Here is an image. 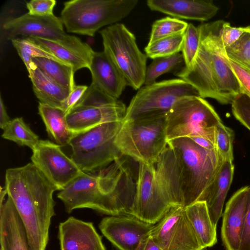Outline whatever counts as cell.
I'll use <instances>...</instances> for the list:
<instances>
[{"instance_id": "obj_24", "label": "cell", "mask_w": 250, "mask_h": 250, "mask_svg": "<svg viewBox=\"0 0 250 250\" xmlns=\"http://www.w3.org/2000/svg\"><path fill=\"white\" fill-rule=\"evenodd\" d=\"M33 91L40 103L65 110L70 92L35 66L28 71Z\"/></svg>"}, {"instance_id": "obj_30", "label": "cell", "mask_w": 250, "mask_h": 250, "mask_svg": "<svg viewBox=\"0 0 250 250\" xmlns=\"http://www.w3.org/2000/svg\"><path fill=\"white\" fill-rule=\"evenodd\" d=\"M11 42L25 65L28 71L35 66L32 59L35 57L47 58L65 63L40 45L27 38H16Z\"/></svg>"}, {"instance_id": "obj_19", "label": "cell", "mask_w": 250, "mask_h": 250, "mask_svg": "<svg viewBox=\"0 0 250 250\" xmlns=\"http://www.w3.org/2000/svg\"><path fill=\"white\" fill-rule=\"evenodd\" d=\"M248 188L238 190L226 204L221 227V238L226 250H239L247 209Z\"/></svg>"}, {"instance_id": "obj_8", "label": "cell", "mask_w": 250, "mask_h": 250, "mask_svg": "<svg viewBox=\"0 0 250 250\" xmlns=\"http://www.w3.org/2000/svg\"><path fill=\"white\" fill-rule=\"evenodd\" d=\"M221 120L212 106L199 96L177 100L166 115L168 141L200 137L215 144V128Z\"/></svg>"}, {"instance_id": "obj_26", "label": "cell", "mask_w": 250, "mask_h": 250, "mask_svg": "<svg viewBox=\"0 0 250 250\" xmlns=\"http://www.w3.org/2000/svg\"><path fill=\"white\" fill-rule=\"evenodd\" d=\"M38 110L50 138L61 146L68 145L73 133L67 122L66 112L62 108L40 103Z\"/></svg>"}, {"instance_id": "obj_42", "label": "cell", "mask_w": 250, "mask_h": 250, "mask_svg": "<svg viewBox=\"0 0 250 250\" xmlns=\"http://www.w3.org/2000/svg\"><path fill=\"white\" fill-rule=\"evenodd\" d=\"M88 87V86L84 85H76L70 93L67 100L65 110L66 114L76 104L87 90Z\"/></svg>"}, {"instance_id": "obj_41", "label": "cell", "mask_w": 250, "mask_h": 250, "mask_svg": "<svg viewBox=\"0 0 250 250\" xmlns=\"http://www.w3.org/2000/svg\"><path fill=\"white\" fill-rule=\"evenodd\" d=\"M238 250H250V186L248 189V206Z\"/></svg>"}, {"instance_id": "obj_9", "label": "cell", "mask_w": 250, "mask_h": 250, "mask_svg": "<svg viewBox=\"0 0 250 250\" xmlns=\"http://www.w3.org/2000/svg\"><path fill=\"white\" fill-rule=\"evenodd\" d=\"M99 33L104 51L123 75L127 86L139 90L144 84L147 57L139 49L134 35L120 23L109 25Z\"/></svg>"}, {"instance_id": "obj_31", "label": "cell", "mask_w": 250, "mask_h": 250, "mask_svg": "<svg viewBox=\"0 0 250 250\" xmlns=\"http://www.w3.org/2000/svg\"><path fill=\"white\" fill-rule=\"evenodd\" d=\"M188 24L183 21L169 17L158 20L152 25L148 44L162 39L183 34Z\"/></svg>"}, {"instance_id": "obj_34", "label": "cell", "mask_w": 250, "mask_h": 250, "mask_svg": "<svg viewBox=\"0 0 250 250\" xmlns=\"http://www.w3.org/2000/svg\"><path fill=\"white\" fill-rule=\"evenodd\" d=\"M225 51L229 60L250 71V31L225 48Z\"/></svg>"}, {"instance_id": "obj_44", "label": "cell", "mask_w": 250, "mask_h": 250, "mask_svg": "<svg viewBox=\"0 0 250 250\" xmlns=\"http://www.w3.org/2000/svg\"><path fill=\"white\" fill-rule=\"evenodd\" d=\"M6 110L1 96H0V127L2 129L11 121Z\"/></svg>"}, {"instance_id": "obj_29", "label": "cell", "mask_w": 250, "mask_h": 250, "mask_svg": "<svg viewBox=\"0 0 250 250\" xmlns=\"http://www.w3.org/2000/svg\"><path fill=\"white\" fill-rule=\"evenodd\" d=\"M1 137L13 141L20 146L29 147L32 150L40 140L21 117L11 119L3 128Z\"/></svg>"}, {"instance_id": "obj_45", "label": "cell", "mask_w": 250, "mask_h": 250, "mask_svg": "<svg viewBox=\"0 0 250 250\" xmlns=\"http://www.w3.org/2000/svg\"><path fill=\"white\" fill-rule=\"evenodd\" d=\"M190 139L198 145L207 150H212L216 148L215 145L211 141L206 138L196 137L191 138Z\"/></svg>"}, {"instance_id": "obj_13", "label": "cell", "mask_w": 250, "mask_h": 250, "mask_svg": "<svg viewBox=\"0 0 250 250\" xmlns=\"http://www.w3.org/2000/svg\"><path fill=\"white\" fill-rule=\"evenodd\" d=\"M138 164L135 195L130 215L155 225L173 206L161 186L154 165Z\"/></svg>"}, {"instance_id": "obj_36", "label": "cell", "mask_w": 250, "mask_h": 250, "mask_svg": "<svg viewBox=\"0 0 250 250\" xmlns=\"http://www.w3.org/2000/svg\"><path fill=\"white\" fill-rule=\"evenodd\" d=\"M200 44V32L198 27L188 23L185 31L182 47L185 67H190L197 53Z\"/></svg>"}, {"instance_id": "obj_39", "label": "cell", "mask_w": 250, "mask_h": 250, "mask_svg": "<svg viewBox=\"0 0 250 250\" xmlns=\"http://www.w3.org/2000/svg\"><path fill=\"white\" fill-rule=\"evenodd\" d=\"M55 0H32L26 3L28 13L34 16H45L53 15Z\"/></svg>"}, {"instance_id": "obj_11", "label": "cell", "mask_w": 250, "mask_h": 250, "mask_svg": "<svg viewBox=\"0 0 250 250\" xmlns=\"http://www.w3.org/2000/svg\"><path fill=\"white\" fill-rule=\"evenodd\" d=\"M126 107L91 83L76 104L66 114L72 132L77 133L100 124L123 122Z\"/></svg>"}, {"instance_id": "obj_1", "label": "cell", "mask_w": 250, "mask_h": 250, "mask_svg": "<svg viewBox=\"0 0 250 250\" xmlns=\"http://www.w3.org/2000/svg\"><path fill=\"white\" fill-rule=\"evenodd\" d=\"M4 188L24 225L31 250H46L58 188L32 163L7 169Z\"/></svg>"}, {"instance_id": "obj_33", "label": "cell", "mask_w": 250, "mask_h": 250, "mask_svg": "<svg viewBox=\"0 0 250 250\" xmlns=\"http://www.w3.org/2000/svg\"><path fill=\"white\" fill-rule=\"evenodd\" d=\"M184 33L164 38L151 44L145 48L147 58L153 60L179 53L182 50Z\"/></svg>"}, {"instance_id": "obj_10", "label": "cell", "mask_w": 250, "mask_h": 250, "mask_svg": "<svg viewBox=\"0 0 250 250\" xmlns=\"http://www.w3.org/2000/svg\"><path fill=\"white\" fill-rule=\"evenodd\" d=\"M186 96L200 97L195 88L180 78L145 85L130 102L124 121L166 116L175 103Z\"/></svg>"}, {"instance_id": "obj_37", "label": "cell", "mask_w": 250, "mask_h": 250, "mask_svg": "<svg viewBox=\"0 0 250 250\" xmlns=\"http://www.w3.org/2000/svg\"><path fill=\"white\" fill-rule=\"evenodd\" d=\"M231 109L235 118L250 130V98L240 94L232 102Z\"/></svg>"}, {"instance_id": "obj_16", "label": "cell", "mask_w": 250, "mask_h": 250, "mask_svg": "<svg viewBox=\"0 0 250 250\" xmlns=\"http://www.w3.org/2000/svg\"><path fill=\"white\" fill-rule=\"evenodd\" d=\"M99 226L103 234L119 250H136L150 235L154 225L131 215H120L104 218Z\"/></svg>"}, {"instance_id": "obj_14", "label": "cell", "mask_w": 250, "mask_h": 250, "mask_svg": "<svg viewBox=\"0 0 250 250\" xmlns=\"http://www.w3.org/2000/svg\"><path fill=\"white\" fill-rule=\"evenodd\" d=\"M163 250H202L186 214L185 207H173L155 225L150 233Z\"/></svg>"}, {"instance_id": "obj_28", "label": "cell", "mask_w": 250, "mask_h": 250, "mask_svg": "<svg viewBox=\"0 0 250 250\" xmlns=\"http://www.w3.org/2000/svg\"><path fill=\"white\" fill-rule=\"evenodd\" d=\"M32 62L36 67L70 92L76 86L75 72L71 65L44 57L33 58Z\"/></svg>"}, {"instance_id": "obj_12", "label": "cell", "mask_w": 250, "mask_h": 250, "mask_svg": "<svg viewBox=\"0 0 250 250\" xmlns=\"http://www.w3.org/2000/svg\"><path fill=\"white\" fill-rule=\"evenodd\" d=\"M61 18L54 14L39 16L28 13L20 17L9 19L1 26L5 39L11 41L19 36L26 38L37 37L57 42L90 58L94 51L86 43L76 36L66 34Z\"/></svg>"}, {"instance_id": "obj_15", "label": "cell", "mask_w": 250, "mask_h": 250, "mask_svg": "<svg viewBox=\"0 0 250 250\" xmlns=\"http://www.w3.org/2000/svg\"><path fill=\"white\" fill-rule=\"evenodd\" d=\"M31 160L60 191L83 172L61 146L49 140H40L32 150Z\"/></svg>"}, {"instance_id": "obj_32", "label": "cell", "mask_w": 250, "mask_h": 250, "mask_svg": "<svg viewBox=\"0 0 250 250\" xmlns=\"http://www.w3.org/2000/svg\"><path fill=\"white\" fill-rule=\"evenodd\" d=\"M183 62V56L180 53L153 59L146 68L144 85L155 83L159 76L174 70Z\"/></svg>"}, {"instance_id": "obj_38", "label": "cell", "mask_w": 250, "mask_h": 250, "mask_svg": "<svg viewBox=\"0 0 250 250\" xmlns=\"http://www.w3.org/2000/svg\"><path fill=\"white\" fill-rule=\"evenodd\" d=\"M248 31H250V26L232 27L229 22L224 21L221 30V37L224 47L234 43L244 33Z\"/></svg>"}, {"instance_id": "obj_4", "label": "cell", "mask_w": 250, "mask_h": 250, "mask_svg": "<svg viewBox=\"0 0 250 250\" xmlns=\"http://www.w3.org/2000/svg\"><path fill=\"white\" fill-rule=\"evenodd\" d=\"M177 159L185 207L198 201L215 177L223 161L216 148L207 150L189 138L168 141Z\"/></svg>"}, {"instance_id": "obj_17", "label": "cell", "mask_w": 250, "mask_h": 250, "mask_svg": "<svg viewBox=\"0 0 250 250\" xmlns=\"http://www.w3.org/2000/svg\"><path fill=\"white\" fill-rule=\"evenodd\" d=\"M58 238L61 250H106L93 223L73 216L60 223Z\"/></svg>"}, {"instance_id": "obj_43", "label": "cell", "mask_w": 250, "mask_h": 250, "mask_svg": "<svg viewBox=\"0 0 250 250\" xmlns=\"http://www.w3.org/2000/svg\"><path fill=\"white\" fill-rule=\"evenodd\" d=\"M136 250H163L153 240L152 237L148 236L143 240Z\"/></svg>"}, {"instance_id": "obj_3", "label": "cell", "mask_w": 250, "mask_h": 250, "mask_svg": "<svg viewBox=\"0 0 250 250\" xmlns=\"http://www.w3.org/2000/svg\"><path fill=\"white\" fill-rule=\"evenodd\" d=\"M130 185L125 172L109 166L95 172H82L57 194L68 213L90 208L113 215L127 213Z\"/></svg>"}, {"instance_id": "obj_5", "label": "cell", "mask_w": 250, "mask_h": 250, "mask_svg": "<svg viewBox=\"0 0 250 250\" xmlns=\"http://www.w3.org/2000/svg\"><path fill=\"white\" fill-rule=\"evenodd\" d=\"M138 0H72L63 3L61 20L68 32L93 37L101 28L128 16Z\"/></svg>"}, {"instance_id": "obj_40", "label": "cell", "mask_w": 250, "mask_h": 250, "mask_svg": "<svg viewBox=\"0 0 250 250\" xmlns=\"http://www.w3.org/2000/svg\"><path fill=\"white\" fill-rule=\"evenodd\" d=\"M229 64L239 83L241 94L250 98V71L229 60Z\"/></svg>"}, {"instance_id": "obj_20", "label": "cell", "mask_w": 250, "mask_h": 250, "mask_svg": "<svg viewBox=\"0 0 250 250\" xmlns=\"http://www.w3.org/2000/svg\"><path fill=\"white\" fill-rule=\"evenodd\" d=\"M146 5L152 11L176 19L201 21L211 19L219 9L210 0H148Z\"/></svg>"}, {"instance_id": "obj_46", "label": "cell", "mask_w": 250, "mask_h": 250, "mask_svg": "<svg viewBox=\"0 0 250 250\" xmlns=\"http://www.w3.org/2000/svg\"><path fill=\"white\" fill-rule=\"evenodd\" d=\"M202 250H207L206 249V248H204V249H203Z\"/></svg>"}, {"instance_id": "obj_23", "label": "cell", "mask_w": 250, "mask_h": 250, "mask_svg": "<svg viewBox=\"0 0 250 250\" xmlns=\"http://www.w3.org/2000/svg\"><path fill=\"white\" fill-rule=\"evenodd\" d=\"M234 168L232 161H223L214 180L198 200L206 202L211 220L215 227L222 215L224 203L232 181Z\"/></svg>"}, {"instance_id": "obj_25", "label": "cell", "mask_w": 250, "mask_h": 250, "mask_svg": "<svg viewBox=\"0 0 250 250\" xmlns=\"http://www.w3.org/2000/svg\"><path fill=\"white\" fill-rule=\"evenodd\" d=\"M186 215L204 248L217 242L216 227L212 224L205 202L198 201L185 207Z\"/></svg>"}, {"instance_id": "obj_21", "label": "cell", "mask_w": 250, "mask_h": 250, "mask_svg": "<svg viewBox=\"0 0 250 250\" xmlns=\"http://www.w3.org/2000/svg\"><path fill=\"white\" fill-rule=\"evenodd\" d=\"M88 69L91 73V83L106 94L118 99L127 84L123 75L104 51H94Z\"/></svg>"}, {"instance_id": "obj_2", "label": "cell", "mask_w": 250, "mask_h": 250, "mask_svg": "<svg viewBox=\"0 0 250 250\" xmlns=\"http://www.w3.org/2000/svg\"><path fill=\"white\" fill-rule=\"evenodd\" d=\"M224 21L200 24V44L189 67L175 73L195 88L201 98H210L226 104L241 93L237 79L229 64L221 37Z\"/></svg>"}, {"instance_id": "obj_7", "label": "cell", "mask_w": 250, "mask_h": 250, "mask_svg": "<svg viewBox=\"0 0 250 250\" xmlns=\"http://www.w3.org/2000/svg\"><path fill=\"white\" fill-rule=\"evenodd\" d=\"M166 116L123 122L116 139L122 155L154 165L167 146Z\"/></svg>"}, {"instance_id": "obj_6", "label": "cell", "mask_w": 250, "mask_h": 250, "mask_svg": "<svg viewBox=\"0 0 250 250\" xmlns=\"http://www.w3.org/2000/svg\"><path fill=\"white\" fill-rule=\"evenodd\" d=\"M122 123L106 122L73 134L71 158L82 172L99 171L123 156L116 144Z\"/></svg>"}, {"instance_id": "obj_18", "label": "cell", "mask_w": 250, "mask_h": 250, "mask_svg": "<svg viewBox=\"0 0 250 250\" xmlns=\"http://www.w3.org/2000/svg\"><path fill=\"white\" fill-rule=\"evenodd\" d=\"M5 197L0 198V250H31L24 225L11 198Z\"/></svg>"}, {"instance_id": "obj_27", "label": "cell", "mask_w": 250, "mask_h": 250, "mask_svg": "<svg viewBox=\"0 0 250 250\" xmlns=\"http://www.w3.org/2000/svg\"><path fill=\"white\" fill-rule=\"evenodd\" d=\"M40 45L62 62L71 65L75 72L89 68L91 58L57 42L37 37L26 38Z\"/></svg>"}, {"instance_id": "obj_22", "label": "cell", "mask_w": 250, "mask_h": 250, "mask_svg": "<svg viewBox=\"0 0 250 250\" xmlns=\"http://www.w3.org/2000/svg\"><path fill=\"white\" fill-rule=\"evenodd\" d=\"M161 186L173 207H184L180 168L173 150L167 146L154 164Z\"/></svg>"}, {"instance_id": "obj_35", "label": "cell", "mask_w": 250, "mask_h": 250, "mask_svg": "<svg viewBox=\"0 0 250 250\" xmlns=\"http://www.w3.org/2000/svg\"><path fill=\"white\" fill-rule=\"evenodd\" d=\"M234 133L232 129L225 126L222 122L215 128V145L222 160L233 161V143Z\"/></svg>"}]
</instances>
